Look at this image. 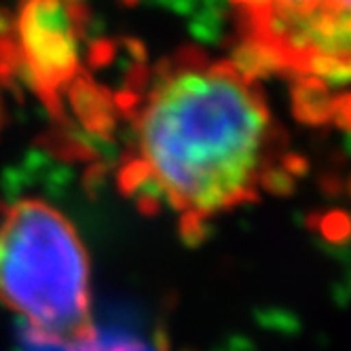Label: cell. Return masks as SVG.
I'll list each match as a JSON object with an SVG mask.
<instances>
[{"mask_svg": "<svg viewBox=\"0 0 351 351\" xmlns=\"http://www.w3.org/2000/svg\"><path fill=\"white\" fill-rule=\"evenodd\" d=\"M0 303L51 343L93 337L87 250L72 222L40 199H21L0 218Z\"/></svg>", "mask_w": 351, "mask_h": 351, "instance_id": "2", "label": "cell"}, {"mask_svg": "<svg viewBox=\"0 0 351 351\" xmlns=\"http://www.w3.org/2000/svg\"><path fill=\"white\" fill-rule=\"evenodd\" d=\"M280 150V128L247 72L182 53L161 62L138 97L130 178L199 224L256 202Z\"/></svg>", "mask_w": 351, "mask_h": 351, "instance_id": "1", "label": "cell"}, {"mask_svg": "<svg viewBox=\"0 0 351 351\" xmlns=\"http://www.w3.org/2000/svg\"><path fill=\"white\" fill-rule=\"evenodd\" d=\"M15 34L40 91L53 93L77 77L81 17L68 0H23Z\"/></svg>", "mask_w": 351, "mask_h": 351, "instance_id": "4", "label": "cell"}, {"mask_svg": "<svg viewBox=\"0 0 351 351\" xmlns=\"http://www.w3.org/2000/svg\"><path fill=\"white\" fill-rule=\"evenodd\" d=\"M250 43L269 62L315 87H345L349 0H235Z\"/></svg>", "mask_w": 351, "mask_h": 351, "instance_id": "3", "label": "cell"}]
</instances>
